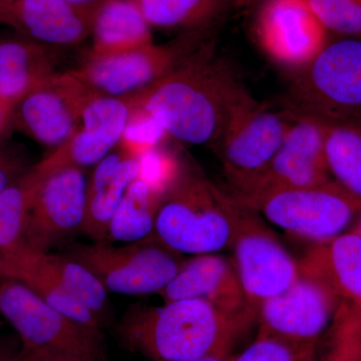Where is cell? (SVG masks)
I'll return each instance as SVG.
<instances>
[{"mask_svg":"<svg viewBox=\"0 0 361 361\" xmlns=\"http://www.w3.org/2000/svg\"><path fill=\"white\" fill-rule=\"evenodd\" d=\"M246 92L231 66L204 44L168 77L130 97L133 106L151 114L169 137L212 148Z\"/></svg>","mask_w":361,"mask_h":361,"instance_id":"1","label":"cell"},{"mask_svg":"<svg viewBox=\"0 0 361 361\" xmlns=\"http://www.w3.org/2000/svg\"><path fill=\"white\" fill-rule=\"evenodd\" d=\"M250 322L201 299H180L163 307L135 306L121 323V338L152 361H188L231 353Z\"/></svg>","mask_w":361,"mask_h":361,"instance_id":"2","label":"cell"},{"mask_svg":"<svg viewBox=\"0 0 361 361\" xmlns=\"http://www.w3.org/2000/svg\"><path fill=\"white\" fill-rule=\"evenodd\" d=\"M231 194L196 173L180 171L157 213L154 238L179 253L231 248Z\"/></svg>","mask_w":361,"mask_h":361,"instance_id":"3","label":"cell"},{"mask_svg":"<svg viewBox=\"0 0 361 361\" xmlns=\"http://www.w3.org/2000/svg\"><path fill=\"white\" fill-rule=\"evenodd\" d=\"M234 197L272 224L312 245L326 243L348 232L361 213L360 199L334 180L320 186Z\"/></svg>","mask_w":361,"mask_h":361,"instance_id":"4","label":"cell"},{"mask_svg":"<svg viewBox=\"0 0 361 361\" xmlns=\"http://www.w3.org/2000/svg\"><path fill=\"white\" fill-rule=\"evenodd\" d=\"M0 314L16 330L25 353L106 361L102 330L54 310L18 280L0 277Z\"/></svg>","mask_w":361,"mask_h":361,"instance_id":"5","label":"cell"},{"mask_svg":"<svg viewBox=\"0 0 361 361\" xmlns=\"http://www.w3.org/2000/svg\"><path fill=\"white\" fill-rule=\"evenodd\" d=\"M293 109L336 122L361 115V39L325 44L307 66L295 71L291 85Z\"/></svg>","mask_w":361,"mask_h":361,"instance_id":"6","label":"cell"},{"mask_svg":"<svg viewBox=\"0 0 361 361\" xmlns=\"http://www.w3.org/2000/svg\"><path fill=\"white\" fill-rule=\"evenodd\" d=\"M293 111H275L246 92L232 109L212 149L222 164L233 193L250 186L276 155L293 122Z\"/></svg>","mask_w":361,"mask_h":361,"instance_id":"7","label":"cell"},{"mask_svg":"<svg viewBox=\"0 0 361 361\" xmlns=\"http://www.w3.org/2000/svg\"><path fill=\"white\" fill-rule=\"evenodd\" d=\"M204 30L183 32L164 44H151L118 54L87 51L73 73L94 94L130 97L141 94L179 68L203 47Z\"/></svg>","mask_w":361,"mask_h":361,"instance_id":"8","label":"cell"},{"mask_svg":"<svg viewBox=\"0 0 361 361\" xmlns=\"http://www.w3.org/2000/svg\"><path fill=\"white\" fill-rule=\"evenodd\" d=\"M68 256L87 268L106 291L123 295L158 294L185 261L179 252L152 236L125 246L110 242L77 245Z\"/></svg>","mask_w":361,"mask_h":361,"instance_id":"9","label":"cell"},{"mask_svg":"<svg viewBox=\"0 0 361 361\" xmlns=\"http://www.w3.org/2000/svg\"><path fill=\"white\" fill-rule=\"evenodd\" d=\"M231 214L235 268L249 307L257 313L263 301L281 293L295 281L300 266L258 213L234 196Z\"/></svg>","mask_w":361,"mask_h":361,"instance_id":"10","label":"cell"},{"mask_svg":"<svg viewBox=\"0 0 361 361\" xmlns=\"http://www.w3.org/2000/svg\"><path fill=\"white\" fill-rule=\"evenodd\" d=\"M341 303L324 280L300 268V274L288 288L259 306L258 334L317 345Z\"/></svg>","mask_w":361,"mask_h":361,"instance_id":"11","label":"cell"},{"mask_svg":"<svg viewBox=\"0 0 361 361\" xmlns=\"http://www.w3.org/2000/svg\"><path fill=\"white\" fill-rule=\"evenodd\" d=\"M94 94L73 71L54 73L16 102L13 126L39 144L59 148L77 130Z\"/></svg>","mask_w":361,"mask_h":361,"instance_id":"12","label":"cell"},{"mask_svg":"<svg viewBox=\"0 0 361 361\" xmlns=\"http://www.w3.org/2000/svg\"><path fill=\"white\" fill-rule=\"evenodd\" d=\"M87 186L84 169L68 167L47 173L28 217L25 246L51 252L82 231Z\"/></svg>","mask_w":361,"mask_h":361,"instance_id":"13","label":"cell"},{"mask_svg":"<svg viewBox=\"0 0 361 361\" xmlns=\"http://www.w3.org/2000/svg\"><path fill=\"white\" fill-rule=\"evenodd\" d=\"M261 49L274 63L297 71L329 42L308 0H263L255 20Z\"/></svg>","mask_w":361,"mask_h":361,"instance_id":"14","label":"cell"},{"mask_svg":"<svg viewBox=\"0 0 361 361\" xmlns=\"http://www.w3.org/2000/svg\"><path fill=\"white\" fill-rule=\"evenodd\" d=\"M293 111V122L264 173L243 192L233 196L316 187L331 180L325 157L326 123L315 116Z\"/></svg>","mask_w":361,"mask_h":361,"instance_id":"15","label":"cell"},{"mask_svg":"<svg viewBox=\"0 0 361 361\" xmlns=\"http://www.w3.org/2000/svg\"><path fill=\"white\" fill-rule=\"evenodd\" d=\"M133 109L130 97L94 94L77 130L37 165L45 174L59 169L96 166L120 144Z\"/></svg>","mask_w":361,"mask_h":361,"instance_id":"16","label":"cell"},{"mask_svg":"<svg viewBox=\"0 0 361 361\" xmlns=\"http://www.w3.org/2000/svg\"><path fill=\"white\" fill-rule=\"evenodd\" d=\"M97 2L80 6L66 0H0V25L54 49L75 47L90 37Z\"/></svg>","mask_w":361,"mask_h":361,"instance_id":"17","label":"cell"},{"mask_svg":"<svg viewBox=\"0 0 361 361\" xmlns=\"http://www.w3.org/2000/svg\"><path fill=\"white\" fill-rule=\"evenodd\" d=\"M158 294L165 303L201 299L249 322L255 315L247 302L234 262L215 253L185 260L174 279Z\"/></svg>","mask_w":361,"mask_h":361,"instance_id":"18","label":"cell"},{"mask_svg":"<svg viewBox=\"0 0 361 361\" xmlns=\"http://www.w3.org/2000/svg\"><path fill=\"white\" fill-rule=\"evenodd\" d=\"M140 174V160L118 145L94 166L89 178L82 231L94 242L108 241L114 214Z\"/></svg>","mask_w":361,"mask_h":361,"instance_id":"19","label":"cell"},{"mask_svg":"<svg viewBox=\"0 0 361 361\" xmlns=\"http://www.w3.org/2000/svg\"><path fill=\"white\" fill-rule=\"evenodd\" d=\"M299 266L324 280L342 302L361 310L360 234L348 231L312 245Z\"/></svg>","mask_w":361,"mask_h":361,"instance_id":"20","label":"cell"},{"mask_svg":"<svg viewBox=\"0 0 361 361\" xmlns=\"http://www.w3.org/2000/svg\"><path fill=\"white\" fill-rule=\"evenodd\" d=\"M59 49L23 37L0 40V97L16 102L51 77Z\"/></svg>","mask_w":361,"mask_h":361,"instance_id":"21","label":"cell"},{"mask_svg":"<svg viewBox=\"0 0 361 361\" xmlns=\"http://www.w3.org/2000/svg\"><path fill=\"white\" fill-rule=\"evenodd\" d=\"M90 52L118 54L153 44L152 27L135 0H99L92 18Z\"/></svg>","mask_w":361,"mask_h":361,"instance_id":"22","label":"cell"},{"mask_svg":"<svg viewBox=\"0 0 361 361\" xmlns=\"http://www.w3.org/2000/svg\"><path fill=\"white\" fill-rule=\"evenodd\" d=\"M0 277L11 278L25 284L45 303L78 322L102 330L96 316L35 263L26 246L13 253L0 255Z\"/></svg>","mask_w":361,"mask_h":361,"instance_id":"23","label":"cell"},{"mask_svg":"<svg viewBox=\"0 0 361 361\" xmlns=\"http://www.w3.org/2000/svg\"><path fill=\"white\" fill-rule=\"evenodd\" d=\"M30 252L35 263L42 270L96 316L102 329L109 324L111 313L109 292L87 268L68 255L32 249Z\"/></svg>","mask_w":361,"mask_h":361,"instance_id":"24","label":"cell"},{"mask_svg":"<svg viewBox=\"0 0 361 361\" xmlns=\"http://www.w3.org/2000/svg\"><path fill=\"white\" fill-rule=\"evenodd\" d=\"M325 123V157L330 177L361 200V115Z\"/></svg>","mask_w":361,"mask_h":361,"instance_id":"25","label":"cell"},{"mask_svg":"<svg viewBox=\"0 0 361 361\" xmlns=\"http://www.w3.org/2000/svg\"><path fill=\"white\" fill-rule=\"evenodd\" d=\"M45 177L35 164L0 193V255L25 246L26 224Z\"/></svg>","mask_w":361,"mask_h":361,"instance_id":"26","label":"cell"},{"mask_svg":"<svg viewBox=\"0 0 361 361\" xmlns=\"http://www.w3.org/2000/svg\"><path fill=\"white\" fill-rule=\"evenodd\" d=\"M163 198V195L157 193L137 177L128 188L114 214L106 242L134 243L153 236L157 213Z\"/></svg>","mask_w":361,"mask_h":361,"instance_id":"27","label":"cell"},{"mask_svg":"<svg viewBox=\"0 0 361 361\" xmlns=\"http://www.w3.org/2000/svg\"><path fill=\"white\" fill-rule=\"evenodd\" d=\"M152 28L204 30L225 13L231 0H135Z\"/></svg>","mask_w":361,"mask_h":361,"instance_id":"28","label":"cell"},{"mask_svg":"<svg viewBox=\"0 0 361 361\" xmlns=\"http://www.w3.org/2000/svg\"><path fill=\"white\" fill-rule=\"evenodd\" d=\"M330 329L329 350L318 361H361V310L342 302Z\"/></svg>","mask_w":361,"mask_h":361,"instance_id":"29","label":"cell"},{"mask_svg":"<svg viewBox=\"0 0 361 361\" xmlns=\"http://www.w3.org/2000/svg\"><path fill=\"white\" fill-rule=\"evenodd\" d=\"M315 344L297 343L279 337L258 334L257 338L231 361H314Z\"/></svg>","mask_w":361,"mask_h":361,"instance_id":"30","label":"cell"},{"mask_svg":"<svg viewBox=\"0 0 361 361\" xmlns=\"http://www.w3.org/2000/svg\"><path fill=\"white\" fill-rule=\"evenodd\" d=\"M327 32L361 37V0H308Z\"/></svg>","mask_w":361,"mask_h":361,"instance_id":"31","label":"cell"},{"mask_svg":"<svg viewBox=\"0 0 361 361\" xmlns=\"http://www.w3.org/2000/svg\"><path fill=\"white\" fill-rule=\"evenodd\" d=\"M166 137L167 133L151 114L134 106L118 145L130 155L140 158L148 149L160 146Z\"/></svg>","mask_w":361,"mask_h":361,"instance_id":"32","label":"cell"},{"mask_svg":"<svg viewBox=\"0 0 361 361\" xmlns=\"http://www.w3.org/2000/svg\"><path fill=\"white\" fill-rule=\"evenodd\" d=\"M139 178L144 180L154 191L163 195L179 177L180 170L175 159L160 146L149 149L139 158Z\"/></svg>","mask_w":361,"mask_h":361,"instance_id":"33","label":"cell"},{"mask_svg":"<svg viewBox=\"0 0 361 361\" xmlns=\"http://www.w3.org/2000/svg\"><path fill=\"white\" fill-rule=\"evenodd\" d=\"M32 166L23 147L0 146V193L27 173Z\"/></svg>","mask_w":361,"mask_h":361,"instance_id":"34","label":"cell"},{"mask_svg":"<svg viewBox=\"0 0 361 361\" xmlns=\"http://www.w3.org/2000/svg\"><path fill=\"white\" fill-rule=\"evenodd\" d=\"M0 361H23V345L20 338L0 336Z\"/></svg>","mask_w":361,"mask_h":361,"instance_id":"35","label":"cell"},{"mask_svg":"<svg viewBox=\"0 0 361 361\" xmlns=\"http://www.w3.org/2000/svg\"><path fill=\"white\" fill-rule=\"evenodd\" d=\"M14 106V102L0 97V142L4 140L9 128L13 125Z\"/></svg>","mask_w":361,"mask_h":361,"instance_id":"36","label":"cell"},{"mask_svg":"<svg viewBox=\"0 0 361 361\" xmlns=\"http://www.w3.org/2000/svg\"><path fill=\"white\" fill-rule=\"evenodd\" d=\"M23 361H84L58 353H25L23 349Z\"/></svg>","mask_w":361,"mask_h":361,"instance_id":"37","label":"cell"},{"mask_svg":"<svg viewBox=\"0 0 361 361\" xmlns=\"http://www.w3.org/2000/svg\"><path fill=\"white\" fill-rule=\"evenodd\" d=\"M233 356L231 353L227 355L206 356V357L198 358V360H188V361H231Z\"/></svg>","mask_w":361,"mask_h":361,"instance_id":"38","label":"cell"},{"mask_svg":"<svg viewBox=\"0 0 361 361\" xmlns=\"http://www.w3.org/2000/svg\"><path fill=\"white\" fill-rule=\"evenodd\" d=\"M349 231L358 233L361 235V213L358 215L357 219L355 220V224Z\"/></svg>","mask_w":361,"mask_h":361,"instance_id":"39","label":"cell"},{"mask_svg":"<svg viewBox=\"0 0 361 361\" xmlns=\"http://www.w3.org/2000/svg\"><path fill=\"white\" fill-rule=\"evenodd\" d=\"M71 4H80V6H89V4H96L99 0H66Z\"/></svg>","mask_w":361,"mask_h":361,"instance_id":"40","label":"cell"},{"mask_svg":"<svg viewBox=\"0 0 361 361\" xmlns=\"http://www.w3.org/2000/svg\"><path fill=\"white\" fill-rule=\"evenodd\" d=\"M0 264H1V259H0Z\"/></svg>","mask_w":361,"mask_h":361,"instance_id":"41","label":"cell"},{"mask_svg":"<svg viewBox=\"0 0 361 361\" xmlns=\"http://www.w3.org/2000/svg\"><path fill=\"white\" fill-rule=\"evenodd\" d=\"M314 361H318V360H315Z\"/></svg>","mask_w":361,"mask_h":361,"instance_id":"42","label":"cell"}]
</instances>
